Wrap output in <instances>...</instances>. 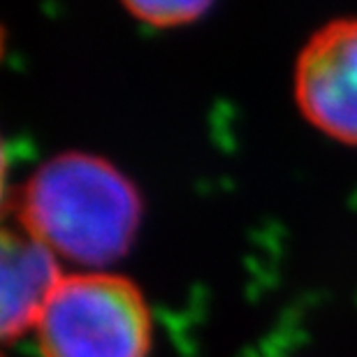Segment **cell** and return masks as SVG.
<instances>
[{"instance_id":"6da1fadb","label":"cell","mask_w":357,"mask_h":357,"mask_svg":"<svg viewBox=\"0 0 357 357\" xmlns=\"http://www.w3.org/2000/svg\"><path fill=\"white\" fill-rule=\"evenodd\" d=\"M17 225L56 255L102 267L130 248L142 195L130 178L98 153L70 149L42 160L7 199Z\"/></svg>"},{"instance_id":"3957f363","label":"cell","mask_w":357,"mask_h":357,"mask_svg":"<svg viewBox=\"0 0 357 357\" xmlns=\"http://www.w3.org/2000/svg\"><path fill=\"white\" fill-rule=\"evenodd\" d=\"M295 100L313 126L357 144V17H337L311 33L295 61Z\"/></svg>"},{"instance_id":"5b68a950","label":"cell","mask_w":357,"mask_h":357,"mask_svg":"<svg viewBox=\"0 0 357 357\" xmlns=\"http://www.w3.org/2000/svg\"><path fill=\"white\" fill-rule=\"evenodd\" d=\"M123 7L144 24L169 28L181 26L209 10V0H123Z\"/></svg>"},{"instance_id":"277c9868","label":"cell","mask_w":357,"mask_h":357,"mask_svg":"<svg viewBox=\"0 0 357 357\" xmlns=\"http://www.w3.org/2000/svg\"><path fill=\"white\" fill-rule=\"evenodd\" d=\"M0 248V334L3 341H12L35 330L49 297L66 274L59 255L19 225L5 223Z\"/></svg>"},{"instance_id":"7a4b0ae2","label":"cell","mask_w":357,"mask_h":357,"mask_svg":"<svg viewBox=\"0 0 357 357\" xmlns=\"http://www.w3.org/2000/svg\"><path fill=\"white\" fill-rule=\"evenodd\" d=\"M33 332L42 357H146L151 311L132 278L84 269L61 278Z\"/></svg>"}]
</instances>
